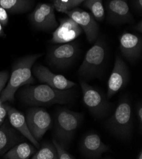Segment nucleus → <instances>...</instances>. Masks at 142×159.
<instances>
[{"instance_id":"f257e3e1","label":"nucleus","mask_w":142,"mask_h":159,"mask_svg":"<svg viewBox=\"0 0 142 159\" xmlns=\"http://www.w3.org/2000/svg\"><path fill=\"white\" fill-rule=\"evenodd\" d=\"M22 102L31 106H45L54 104H66L74 98L73 91L61 90L47 84L27 86L19 92Z\"/></svg>"},{"instance_id":"f03ea898","label":"nucleus","mask_w":142,"mask_h":159,"mask_svg":"<svg viewBox=\"0 0 142 159\" xmlns=\"http://www.w3.org/2000/svg\"><path fill=\"white\" fill-rule=\"evenodd\" d=\"M42 56V54H35L26 56L18 60L13 67L10 80L0 94V101L13 102L15 94L19 88L35 82L31 69L35 62Z\"/></svg>"},{"instance_id":"7ed1b4c3","label":"nucleus","mask_w":142,"mask_h":159,"mask_svg":"<svg viewBox=\"0 0 142 159\" xmlns=\"http://www.w3.org/2000/svg\"><path fill=\"white\" fill-rule=\"evenodd\" d=\"M83 117V114L69 109L59 108L55 115L56 139L66 147L81 124Z\"/></svg>"},{"instance_id":"20e7f679","label":"nucleus","mask_w":142,"mask_h":159,"mask_svg":"<svg viewBox=\"0 0 142 159\" xmlns=\"http://www.w3.org/2000/svg\"><path fill=\"white\" fill-rule=\"evenodd\" d=\"M133 119L130 102L128 98H124L119 102L112 116L106 121V128L117 137L128 139L132 133Z\"/></svg>"},{"instance_id":"39448f33","label":"nucleus","mask_w":142,"mask_h":159,"mask_svg":"<svg viewBox=\"0 0 142 159\" xmlns=\"http://www.w3.org/2000/svg\"><path fill=\"white\" fill-rule=\"evenodd\" d=\"M87 51L78 74L86 80L99 77L106 58V44L100 38Z\"/></svg>"},{"instance_id":"423d86ee","label":"nucleus","mask_w":142,"mask_h":159,"mask_svg":"<svg viewBox=\"0 0 142 159\" xmlns=\"http://www.w3.org/2000/svg\"><path fill=\"white\" fill-rule=\"evenodd\" d=\"M80 84L83 94V102L92 116L100 119L106 116L110 110V104L105 94L84 81L81 80Z\"/></svg>"},{"instance_id":"0eeeda50","label":"nucleus","mask_w":142,"mask_h":159,"mask_svg":"<svg viewBox=\"0 0 142 159\" xmlns=\"http://www.w3.org/2000/svg\"><path fill=\"white\" fill-rule=\"evenodd\" d=\"M28 129L38 141L52 126L51 116L43 108L34 107L29 109L26 117Z\"/></svg>"},{"instance_id":"6e6552de","label":"nucleus","mask_w":142,"mask_h":159,"mask_svg":"<svg viewBox=\"0 0 142 159\" xmlns=\"http://www.w3.org/2000/svg\"><path fill=\"white\" fill-rule=\"evenodd\" d=\"M79 48L76 42L62 43L51 48L48 53V59L51 65L59 68H65L76 58Z\"/></svg>"},{"instance_id":"1a4fd4ad","label":"nucleus","mask_w":142,"mask_h":159,"mask_svg":"<svg viewBox=\"0 0 142 159\" xmlns=\"http://www.w3.org/2000/svg\"><path fill=\"white\" fill-rule=\"evenodd\" d=\"M55 7L51 3H39L29 15V20L37 29L44 30L56 29L59 24L55 15Z\"/></svg>"},{"instance_id":"9d476101","label":"nucleus","mask_w":142,"mask_h":159,"mask_svg":"<svg viewBox=\"0 0 142 159\" xmlns=\"http://www.w3.org/2000/svg\"><path fill=\"white\" fill-rule=\"evenodd\" d=\"M64 13L79 25L90 43H94L97 40L99 25L91 13L80 8H73L65 11Z\"/></svg>"},{"instance_id":"9b49d317","label":"nucleus","mask_w":142,"mask_h":159,"mask_svg":"<svg viewBox=\"0 0 142 159\" xmlns=\"http://www.w3.org/2000/svg\"><path fill=\"white\" fill-rule=\"evenodd\" d=\"M130 80V71L127 65L119 56H117L115 64L107 83V97L111 98L123 89Z\"/></svg>"},{"instance_id":"f8f14e48","label":"nucleus","mask_w":142,"mask_h":159,"mask_svg":"<svg viewBox=\"0 0 142 159\" xmlns=\"http://www.w3.org/2000/svg\"><path fill=\"white\" fill-rule=\"evenodd\" d=\"M82 28L71 18L60 19V24L52 34V43L62 44L71 42L79 36Z\"/></svg>"},{"instance_id":"ddd939ff","label":"nucleus","mask_w":142,"mask_h":159,"mask_svg":"<svg viewBox=\"0 0 142 159\" xmlns=\"http://www.w3.org/2000/svg\"><path fill=\"white\" fill-rule=\"evenodd\" d=\"M33 72L39 81L57 89H69L76 85L74 82L68 80L65 76L54 74L48 68L42 65L35 66Z\"/></svg>"},{"instance_id":"4468645a","label":"nucleus","mask_w":142,"mask_h":159,"mask_svg":"<svg viewBox=\"0 0 142 159\" xmlns=\"http://www.w3.org/2000/svg\"><path fill=\"white\" fill-rule=\"evenodd\" d=\"M106 8L108 19L114 24L130 23L134 20L127 0H108Z\"/></svg>"},{"instance_id":"2eb2a0df","label":"nucleus","mask_w":142,"mask_h":159,"mask_svg":"<svg viewBox=\"0 0 142 159\" xmlns=\"http://www.w3.org/2000/svg\"><path fill=\"white\" fill-rule=\"evenodd\" d=\"M80 150L86 158H100L102 155L110 150L109 147L102 141L100 136L95 133H88L82 138Z\"/></svg>"},{"instance_id":"dca6fc26","label":"nucleus","mask_w":142,"mask_h":159,"mask_svg":"<svg viewBox=\"0 0 142 159\" xmlns=\"http://www.w3.org/2000/svg\"><path fill=\"white\" fill-rule=\"evenodd\" d=\"M120 50L128 60L134 61L138 60L141 55V38L131 33H124L120 37Z\"/></svg>"},{"instance_id":"f3484780","label":"nucleus","mask_w":142,"mask_h":159,"mask_svg":"<svg viewBox=\"0 0 142 159\" xmlns=\"http://www.w3.org/2000/svg\"><path fill=\"white\" fill-rule=\"evenodd\" d=\"M7 111L8 120L11 125L17 129L21 134L26 138L35 147L40 148L38 141L30 133L26 123L24 116L17 109H15L8 105H5Z\"/></svg>"},{"instance_id":"a211bd4d","label":"nucleus","mask_w":142,"mask_h":159,"mask_svg":"<svg viewBox=\"0 0 142 159\" xmlns=\"http://www.w3.org/2000/svg\"><path fill=\"white\" fill-rule=\"evenodd\" d=\"M23 139L8 120L4 121L0 126V157Z\"/></svg>"},{"instance_id":"6ab92c4d","label":"nucleus","mask_w":142,"mask_h":159,"mask_svg":"<svg viewBox=\"0 0 142 159\" xmlns=\"http://www.w3.org/2000/svg\"><path fill=\"white\" fill-rule=\"evenodd\" d=\"M35 148L27 142L20 143L3 155L6 159H27L35 153Z\"/></svg>"},{"instance_id":"aec40b11","label":"nucleus","mask_w":142,"mask_h":159,"mask_svg":"<svg viewBox=\"0 0 142 159\" xmlns=\"http://www.w3.org/2000/svg\"><path fill=\"white\" fill-rule=\"evenodd\" d=\"M34 0H0V5L10 13H22L33 7Z\"/></svg>"},{"instance_id":"412c9836","label":"nucleus","mask_w":142,"mask_h":159,"mask_svg":"<svg viewBox=\"0 0 142 159\" xmlns=\"http://www.w3.org/2000/svg\"><path fill=\"white\" fill-rule=\"evenodd\" d=\"M32 159H58L53 143L45 142L40 148L31 156Z\"/></svg>"},{"instance_id":"4be33fe9","label":"nucleus","mask_w":142,"mask_h":159,"mask_svg":"<svg viewBox=\"0 0 142 159\" xmlns=\"http://www.w3.org/2000/svg\"><path fill=\"white\" fill-rule=\"evenodd\" d=\"M84 5L89 9L96 21L102 22L105 19V9L103 0H86Z\"/></svg>"},{"instance_id":"5701e85b","label":"nucleus","mask_w":142,"mask_h":159,"mask_svg":"<svg viewBox=\"0 0 142 159\" xmlns=\"http://www.w3.org/2000/svg\"><path fill=\"white\" fill-rule=\"evenodd\" d=\"M86 0H53L55 9L59 12L64 13L70 10L84 2Z\"/></svg>"},{"instance_id":"b1692460","label":"nucleus","mask_w":142,"mask_h":159,"mask_svg":"<svg viewBox=\"0 0 142 159\" xmlns=\"http://www.w3.org/2000/svg\"><path fill=\"white\" fill-rule=\"evenodd\" d=\"M52 143L56 147L58 159H74L75 157L70 154L66 150V147L62 145L61 143L57 141L56 138L53 139Z\"/></svg>"},{"instance_id":"393cba45","label":"nucleus","mask_w":142,"mask_h":159,"mask_svg":"<svg viewBox=\"0 0 142 159\" xmlns=\"http://www.w3.org/2000/svg\"><path fill=\"white\" fill-rule=\"evenodd\" d=\"M9 78V73L7 70L0 72V94L5 88Z\"/></svg>"},{"instance_id":"a878e982","label":"nucleus","mask_w":142,"mask_h":159,"mask_svg":"<svg viewBox=\"0 0 142 159\" xmlns=\"http://www.w3.org/2000/svg\"><path fill=\"white\" fill-rule=\"evenodd\" d=\"M8 22V15L7 10L0 5V23L6 26Z\"/></svg>"},{"instance_id":"bb28decb","label":"nucleus","mask_w":142,"mask_h":159,"mask_svg":"<svg viewBox=\"0 0 142 159\" xmlns=\"http://www.w3.org/2000/svg\"><path fill=\"white\" fill-rule=\"evenodd\" d=\"M7 115V111L5 107V105H3L2 103L1 105H0V126L2 125V124L5 121Z\"/></svg>"},{"instance_id":"cd10ccee","label":"nucleus","mask_w":142,"mask_h":159,"mask_svg":"<svg viewBox=\"0 0 142 159\" xmlns=\"http://www.w3.org/2000/svg\"><path fill=\"white\" fill-rule=\"evenodd\" d=\"M137 112L138 119L139 122L140 124V126L141 127V124H142V105H141V103L137 107V112Z\"/></svg>"},{"instance_id":"c85d7f7f","label":"nucleus","mask_w":142,"mask_h":159,"mask_svg":"<svg viewBox=\"0 0 142 159\" xmlns=\"http://www.w3.org/2000/svg\"><path fill=\"white\" fill-rule=\"evenodd\" d=\"M135 7L138 11L142 10V0H135Z\"/></svg>"},{"instance_id":"c756f323","label":"nucleus","mask_w":142,"mask_h":159,"mask_svg":"<svg viewBox=\"0 0 142 159\" xmlns=\"http://www.w3.org/2000/svg\"><path fill=\"white\" fill-rule=\"evenodd\" d=\"M136 29L138 31H139L140 33H142V22L141 21H140L139 24H138L136 25Z\"/></svg>"},{"instance_id":"7c9ffc66","label":"nucleus","mask_w":142,"mask_h":159,"mask_svg":"<svg viewBox=\"0 0 142 159\" xmlns=\"http://www.w3.org/2000/svg\"><path fill=\"white\" fill-rule=\"evenodd\" d=\"M5 36V34L4 33V30L3 29V25L0 23V37H3Z\"/></svg>"},{"instance_id":"2f4dec72","label":"nucleus","mask_w":142,"mask_h":159,"mask_svg":"<svg viewBox=\"0 0 142 159\" xmlns=\"http://www.w3.org/2000/svg\"><path fill=\"white\" fill-rule=\"evenodd\" d=\"M137 158L138 159H142V152H141V150L140 151V152L139 153V155H138Z\"/></svg>"}]
</instances>
